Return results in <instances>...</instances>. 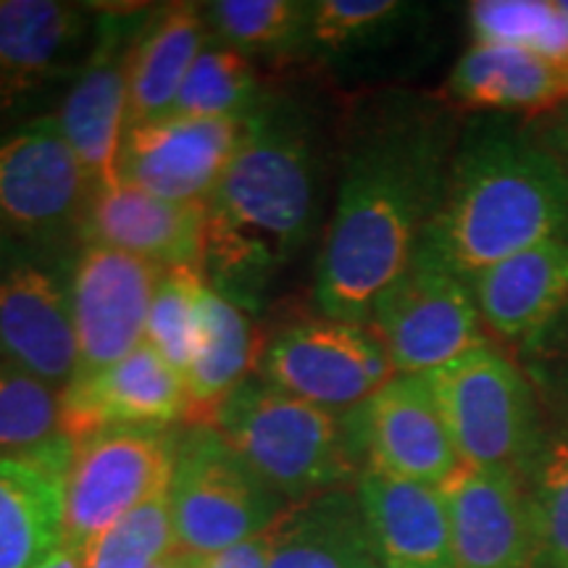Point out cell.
<instances>
[{"mask_svg":"<svg viewBox=\"0 0 568 568\" xmlns=\"http://www.w3.org/2000/svg\"><path fill=\"white\" fill-rule=\"evenodd\" d=\"M460 132L450 103L406 90L347 113L335 211L316 261L322 316L368 326L376 297L416 258L443 203Z\"/></svg>","mask_w":568,"mask_h":568,"instance_id":"6da1fadb","label":"cell"},{"mask_svg":"<svg viewBox=\"0 0 568 568\" xmlns=\"http://www.w3.org/2000/svg\"><path fill=\"white\" fill-rule=\"evenodd\" d=\"M326 132L308 92L266 84L237 151L205 203L201 268L209 287L258 311L322 219Z\"/></svg>","mask_w":568,"mask_h":568,"instance_id":"7a4b0ae2","label":"cell"},{"mask_svg":"<svg viewBox=\"0 0 568 568\" xmlns=\"http://www.w3.org/2000/svg\"><path fill=\"white\" fill-rule=\"evenodd\" d=\"M542 243H568V169L535 126L474 119L460 132L418 255L471 282L497 261Z\"/></svg>","mask_w":568,"mask_h":568,"instance_id":"3957f363","label":"cell"},{"mask_svg":"<svg viewBox=\"0 0 568 568\" xmlns=\"http://www.w3.org/2000/svg\"><path fill=\"white\" fill-rule=\"evenodd\" d=\"M205 422L284 503L345 489L364 471L345 414L284 393L258 374L245 376Z\"/></svg>","mask_w":568,"mask_h":568,"instance_id":"277c9868","label":"cell"},{"mask_svg":"<svg viewBox=\"0 0 568 568\" xmlns=\"http://www.w3.org/2000/svg\"><path fill=\"white\" fill-rule=\"evenodd\" d=\"M460 466L529 479L545 450L542 406L527 374L481 345L424 374Z\"/></svg>","mask_w":568,"mask_h":568,"instance_id":"5b68a950","label":"cell"},{"mask_svg":"<svg viewBox=\"0 0 568 568\" xmlns=\"http://www.w3.org/2000/svg\"><path fill=\"white\" fill-rule=\"evenodd\" d=\"M169 500L176 550L190 558L219 556L258 537L290 506L209 422L180 426Z\"/></svg>","mask_w":568,"mask_h":568,"instance_id":"8992f818","label":"cell"},{"mask_svg":"<svg viewBox=\"0 0 568 568\" xmlns=\"http://www.w3.org/2000/svg\"><path fill=\"white\" fill-rule=\"evenodd\" d=\"M77 243L0 232V361L55 389L77 368L71 280Z\"/></svg>","mask_w":568,"mask_h":568,"instance_id":"52a82bcc","label":"cell"},{"mask_svg":"<svg viewBox=\"0 0 568 568\" xmlns=\"http://www.w3.org/2000/svg\"><path fill=\"white\" fill-rule=\"evenodd\" d=\"M180 426H111L74 439L63 474L61 545L88 550L119 518L166 489Z\"/></svg>","mask_w":568,"mask_h":568,"instance_id":"ba28073f","label":"cell"},{"mask_svg":"<svg viewBox=\"0 0 568 568\" xmlns=\"http://www.w3.org/2000/svg\"><path fill=\"white\" fill-rule=\"evenodd\" d=\"M95 3L0 0V132L48 116L88 55Z\"/></svg>","mask_w":568,"mask_h":568,"instance_id":"9c48e42d","label":"cell"},{"mask_svg":"<svg viewBox=\"0 0 568 568\" xmlns=\"http://www.w3.org/2000/svg\"><path fill=\"white\" fill-rule=\"evenodd\" d=\"M151 6L95 3V30L80 71L53 116L90 176L92 193L119 182L130 105V55Z\"/></svg>","mask_w":568,"mask_h":568,"instance_id":"30bf717a","label":"cell"},{"mask_svg":"<svg viewBox=\"0 0 568 568\" xmlns=\"http://www.w3.org/2000/svg\"><path fill=\"white\" fill-rule=\"evenodd\" d=\"M471 284L416 253L410 266L376 297L368 329L395 374H426L487 345Z\"/></svg>","mask_w":568,"mask_h":568,"instance_id":"8fae6325","label":"cell"},{"mask_svg":"<svg viewBox=\"0 0 568 568\" xmlns=\"http://www.w3.org/2000/svg\"><path fill=\"white\" fill-rule=\"evenodd\" d=\"M90 195V176L53 113L0 132V232L80 243Z\"/></svg>","mask_w":568,"mask_h":568,"instance_id":"7c38bea8","label":"cell"},{"mask_svg":"<svg viewBox=\"0 0 568 568\" xmlns=\"http://www.w3.org/2000/svg\"><path fill=\"white\" fill-rule=\"evenodd\" d=\"M255 374L284 393L345 414L395 376L368 326L318 316L284 324L261 347Z\"/></svg>","mask_w":568,"mask_h":568,"instance_id":"4fadbf2b","label":"cell"},{"mask_svg":"<svg viewBox=\"0 0 568 568\" xmlns=\"http://www.w3.org/2000/svg\"><path fill=\"white\" fill-rule=\"evenodd\" d=\"M361 466L389 477L443 487L460 468L424 374H395L361 406L345 410Z\"/></svg>","mask_w":568,"mask_h":568,"instance_id":"5bb4252c","label":"cell"},{"mask_svg":"<svg viewBox=\"0 0 568 568\" xmlns=\"http://www.w3.org/2000/svg\"><path fill=\"white\" fill-rule=\"evenodd\" d=\"M163 268L109 251L80 245L71 280L77 368L71 379H82L116 364L145 343L148 314Z\"/></svg>","mask_w":568,"mask_h":568,"instance_id":"9a60e30c","label":"cell"},{"mask_svg":"<svg viewBox=\"0 0 568 568\" xmlns=\"http://www.w3.org/2000/svg\"><path fill=\"white\" fill-rule=\"evenodd\" d=\"M243 122L163 116L124 132L119 182L174 203L205 205L237 151Z\"/></svg>","mask_w":568,"mask_h":568,"instance_id":"2e32d148","label":"cell"},{"mask_svg":"<svg viewBox=\"0 0 568 568\" xmlns=\"http://www.w3.org/2000/svg\"><path fill=\"white\" fill-rule=\"evenodd\" d=\"M190 416L182 374L148 343L61 389V432L71 443L111 426H180Z\"/></svg>","mask_w":568,"mask_h":568,"instance_id":"e0dca14e","label":"cell"},{"mask_svg":"<svg viewBox=\"0 0 568 568\" xmlns=\"http://www.w3.org/2000/svg\"><path fill=\"white\" fill-rule=\"evenodd\" d=\"M456 568H537L539 550L524 481L460 466L443 487Z\"/></svg>","mask_w":568,"mask_h":568,"instance_id":"ac0fdd59","label":"cell"},{"mask_svg":"<svg viewBox=\"0 0 568 568\" xmlns=\"http://www.w3.org/2000/svg\"><path fill=\"white\" fill-rule=\"evenodd\" d=\"M205 205L174 203L116 182L90 195L80 245H101L159 268L197 266Z\"/></svg>","mask_w":568,"mask_h":568,"instance_id":"d6986e66","label":"cell"},{"mask_svg":"<svg viewBox=\"0 0 568 568\" xmlns=\"http://www.w3.org/2000/svg\"><path fill=\"white\" fill-rule=\"evenodd\" d=\"M355 493L382 568H456L443 489L366 468Z\"/></svg>","mask_w":568,"mask_h":568,"instance_id":"ffe728a7","label":"cell"},{"mask_svg":"<svg viewBox=\"0 0 568 568\" xmlns=\"http://www.w3.org/2000/svg\"><path fill=\"white\" fill-rule=\"evenodd\" d=\"M445 101L481 116H545L568 103V59L471 42L447 77Z\"/></svg>","mask_w":568,"mask_h":568,"instance_id":"44dd1931","label":"cell"},{"mask_svg":"<svg viewBox=\"0 0 568 568\" xmlns=\"http://www.w3.org/2000/svg\"><path fill=\"white\" fill-rule=\"evenodd\" d=\"M481 322L508 343H529L568 303V243L508 255L471 282Z\"/></svg>","mask_w":568,"mask_h":568,"instance_id":"7402d4cb","label":"cell"},{"mask_svg":"<svg viewBox=\"0 0 568 568\" xmlns=\"http://www.w3.org/2000/svg\"><path fill=\"white\" fill-rule=\"evenodd\" d=\"M261 535L266 568H382L358 493L347 487L290 503Z\"/></svg>","mask_w":568,"mask_h":568,"instance_id":"603a6c76","label":"cell"},{"mask_svg":"<svg viewBox=\"0 0 568 568\" xmlns=\"http://www.w3.org/2000/svg\"><path fill=\"white\" fill-rule=\"evenodd\" d=\"M71 443L38 458H0V568H34L61 545Z\"/></svg>","mask_w":568,"mask_h":568,"instance_id":"cb8c5ba5","label":"cell"},{"mask_svg":"<svg viewBox=\"0 0 568 568\" xmlns=\"http://www.w3.org/2000/svg\"><path fill=\"white\" fill-rule=\"evenodd\" d=\"M205 3L151 6L130 55L126 130L169 116L184 77L209 40Z\"/></svg>","mask_w":568,"mask_h":568,"instance_id":"d4e9b609","label":"cell"},{"mask_svg":"<svg viewBox=\"0 0 568 568\" xmlns=\"http://www.w3.org/2000/svg\"><path fill=\"white\" fill-rule=\"evenodd\" d=\"M422 11L403 0H311L308 61L332 71L366 67L403 45Z\"/></svg>","mask_w":568,"mask_h":568,"instance_id":"484cf974","label":"cell"},{"mask_svg":"<svg viewBox=\"0 0 568 568\" xmlns=\"http://www.w3.org/2000/svg\"><path fill=\"white\" fill-rule=\"evenodd\" d=\"M255 358L258 355L253 347V326L247 322V314L205 282L201 337H197L193 364L184 374V387H187L193 410H203V416L209 418L211 410L245 376H251L247 372H251Z\"/></svg>","mask_w":568,"mask_h":568,"instance_id":"4316f807","label":"cell"},{"mask_svg":"<svg viewBox=\"0 0 568 568\" xmlns=\"http://www.w3.org/2000/svg\"><path fill=\"white\" fill-rule=\"evenodd\" d=\"M311 0H216L205 3L209 30L251 61H308Z\"/></svg>","mask_w":568,"mask_h":568,"instance_id":"83f0119b","label":"cell"},{"mask_svg":"<svg viewBox=\"0 0 568 568\" xmlns=\"http://www.w3.org/2000/svg\"><path fill=\"white\" fill-rule=\"evenodd\" d=\"M266 92L255 61L209 34L205 45L184 77L169 116L232 119L245 122Z\"/></svg>","mask_w":568,"mask_h":568,"instance_id":"f1b7e54d","label":"cell"},{"mask_svg":"<svg viewBox=\"0 0 568 568\" xmlns=\"http://www.w3.org/2000/svg\"><path fill=\"white\" fill-rule=\"evenodd\" d=\"M63 437L61 389L0 361V458H38Z\"/></svg>","mask_w":568,"mask_h":568,"instance_id":"f546056e","label":"cell"},{"mask_svg":"<svg viewBox=\"0 0 568 568\" xmlns=\"http://www.w3.org/2000/svg\"><path fill=\"white\" fill-rule=\"evenodd\" d=\"M468 30L479 45L568 59V17L558 0H477L468 6Z\"/></svg>","mask_w":568,"mask_h":568,"instance_id":"4dcf8cb0","label":"cell"},{"mask_svg":"<svg viewBox=\"0 0 568 568\" xmlns=\"http://www.w3.org/2000/svg\"><path fill=\"white\" fill-rule=\"evenodd\" d=\"M203 290L205 280L197 266L163 268L148 314L145 343L180 372L182 379L193 364L201 337Z\"/></svg>","mask_w":568,"mask_h":568,"instance_id":"1f68e13d","label":"cell"},{"mask_svg":"<svg viewBox=\"0 0 568 568\" xmlns=\"http://www.w3.org/2000/svg\"><path fill=\"white\" fill-rule=\"evenodd\" d=\"M176 552L169 487L119 518L84 550L88 568H153Z\"/></svg>","mask_w":568,"mask_h":568,"instance_id":"d6a6232c","label":"cell"},{"mask_svg":"<svg viewBox=\"0 0 568 568\" xmlns=\"http://www.w3.org/2000/svg\"><path fill=\"white\" fill-rule=\"evenodd\" d=\"M529 485L539 566L568 568V435L545 445Z\"/></svg>","mask_w":568,"mask_h":568,"instance_id":"836d02e7","label":"cell"},{"mask_svg":"<svg viewBox=\"0 0 568 568\" xmlns=\"http://www.w3.org/2000/svg\"><path fill=\"white\" fill-rule=\"evenodd\" d=\"M521 372L568 435V303L552 322L521 345Z\"/></svg>","mask_w":568,"mask_h":568,"instance_id":"e575fe53","label":"cell"},{"mask_svg":"<svg viewBox=\"0 0 568 568\" xmlns=\"http://www.w3.org/2000/svg\"><path fill=\"white\" fill-rule=\"evenodd\" d=\"M197 568H266L264 535L245 539L219 556L197 558Z\"/></svg>","mask_w":568,"mask_h":568,"instance_id":"d590c367","label":"cell"},{"mask_svg":"<svg viewBox=\"0 0 568 568\" xmlns=\"http://www.w3.org/2000/svg\"><path fill=\"white\" fill-rule=\"evenodd\" d=\"M535 132L568 169V103L548 113V116L542 119V124L535 126Z\"/></svg>","mask_w":568,"mask_h":568,"instance_id":"8d00e7d4","label":"cell"},{"mask_svg":"<svg viewBox=\"0 0 568 568\" xmlns=\"http://www.w3.org/2000/svg\"><path fill=\"white\" fill-rule=\"evenodd\" d=\"M34 568H88V564H84V550L69 548V545H59L51 556Z\"/></svg>","mask_w":568,"mask_h":568,"instance_id":"74e56055","label":"cell"},{"mask_svg":"<svg viewBox=\"0 0 568 568\" xmlns=\"http://www.w3.org/2000/svg\"><path fill=\"white\" fill-rule=\"evenodd\" d=\"M153 568H197V558H190V556H184V552L176 550L174 556L163 558L161 564H155Z\"/></svg>","mask_w":568,"mask_h":568,"instance_id":"f35d334b","label":"cell"},{"mask_svg":"<svg viewBox=\"0 0 568 568\" xmlns=\"http://www.w3.org/2000/svg\"><path fill=\"white\" fill-rule=\"evenodd\" d=\"M558 3H560V9H564V13L568 17V0H558Z\"/></svg>","mask_w":568,"mask_h":568,"instance_id":"ab89813d","label":"cell"}]
</instances>
